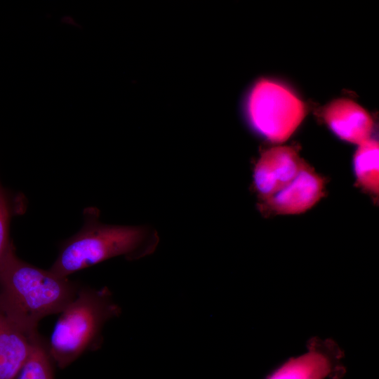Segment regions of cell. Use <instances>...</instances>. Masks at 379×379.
<instances>
[{
	"mask_svg": "<svg viewBox=\"0 0 379 379\" xmlns=\"http://www.w3.org/2000/svg\"><path fill=\"white\" fill-rule=\"evenodd\" d=\"M331 130L340 139L360 145L371 138L373 121L359 105L349 99H338L328 104L323 113Z\"/></svg>",
	"mask_w": 379,
	"mask_h": 379,
	"instance_id": "52a82bcc",
	"label": "cell"
},
{
	"mask_svg": "<svg viewBox=\"0 0 379 379\" xmlns=\"http://www.w3.org/2000/svg\"><path fill=\"white\" fill-rule=\"evenodd\" d=\"M79 287L19 258L13 242L0 263V310L29 338L44 317L60 314Z\"/></svg>",
	"mask_w": 379,
	"mask_h": 379,
	"instance_id": "6da1fadb",
	"label": "cell"
},
{
	"mask_svg": "<svg viewBox=\"0 0 379 379\" xmlns=\"http://www.w3.org/2000/svg\"><path fill=\"white\" fill-rule=\"evenodd\" d=\"M52 361L47 346L38 335L15 379H53Z\"/></svg>",
	"mask_w": 379,
	"mask_h": 379,
	"instance_id": "8fae6325",
	"label": "cell"
},
{
	"mask_svg": "<svg viewBox=\"0 0 379 379\" xmlns=\"http://www.w3.org/2000/svg\"><path fill=\"white\" fill-rule=\"evenodd\" d=\"M36 337L29 338L0 310V379L16 378Z\"/></svg>",
	"mask_w": 379,
	"mask_h": 379,
	"instance_id": "ba28073f",
	"label": "cell"
},
{
	"mask_svg": "<svg viewBox=\"0 0 379 379\" xmlns=\"http://www.w3.org/2000/svg\"><path fill=\"white\" fill-rule=\"evenodd\" d=\"M121 313L107 288H80L60 313L47 349L52 360L65 368L88 350L98 348L105 324Z\"/></svg>",
	"mask_w": 379,
	"mask_h": 379,
	"instance_id": "3957f363",
	"label": "cell"
},
{
	"mask_svg": "<svg viewBox=\"0 0 379 379\" xmlns=\"http://www.w3.org/2000/svg\"><path fill=\"white\" fill-rule=\"evenodd\" d=\"M82 229L62 247L49 269L55 275L67 278L69 274L117 256L139 259L152 253L158 244L157 232L146 226L103 224L98 211H84Z\"/></svg>",
	"mask_w": 379,
	"mask_h": 379,
	"instance_id": "7a4b0ae2",
	"label": "cell"
},
{
	"mask_svg": "<svg viewBox=\"0 0 379 379\" xmlns=\"http://www.w3.org/2000/svg\"><path fill=\"white\" fill-rule=\"evenodd\" d=\"M10 218L8 199L0 182V263L12 243L9 239Z\"/></svg>",
	"mask_w": 379,
	"mask_h": 379,
	"instance_id": "7c38bea8",
	"label": "cell"
},
{
	"mask_svg": "<svg viewBox=\"0 0 379 379\" xmlns=\"http://www.w3.org/2000/svg\"><path fill=\"white\" fill-rule=\"evenodd\" d=\"M253 128L272 142L286 141L305 116L304 103L283 84L261 79L251 89L246 102Z\"/></svg>",
	"mask_w": 379,
	"mask_h": 379,
	"instance_id": "277c9868",
	"label": "cell"
},
{
	"mask_svg": "<svg viewBox=\"0 0 379 379\" xmlns=\"http://www.w3.org/2000/svg\"><path fill=\"white\" fill-rule=\"evenodd\" d=\"M325 179L307 164L287 186L260 200L258 207L267 214H300L320 201L325 194Z\"/></svg>",
	"mask_w": 379,
	"mask_h": 379,
	"instance_id": "8992f818",
	"label": "cell"
},
{
	"mask_svg": "<svg viewBox=\"0 0 379 379\" xmlns=\"http://www.w3.org/2000/svg\"><path fill=\"white\" fill-rule=\"evenodd\" d=\"M340 371L328 354L315 347L286 361L265 379H326Z\"/></svg>",
	"mask_w": 379,
	"mask_h": 379,
	"instance_id": "9c48e42d",
	"label": "cell"
},
{
	"mask_svg": "<svg viewBox=\"0 0 379 379\" xmlns=\"http://www.w3.org/2000/svg\"><path fill=\"white\" fill-rule=\"evenodd\" d=\"M307 163L291 146L264 151L253 169V186L259 200L277 193L292 182Z\"/></svg>",
	"mask_w": 379,
	"mask_h": 379,
	"instance_id": "5b68a950",
	"label": "cell"
},
{
	"mask_svg": "<svg viewBox=\"0 0 379 379\" xmlns=\"http://www.w3.org/2000/svg\"><path fill=\"white\" fill-rule=\"evenodd\" d=\"M60 22L65 26L74 28L81 29V25L77 20V19L71 14H64L60 18Z\"/></svg>",
	"mask_w": 379,
	"mask_h": 379,
	"instance_id": "4fadbf2b",
	"label": "cell"
},
{
	"mask_svg": "<svg viewBox=\"0 0 379 379\" xmlns=\"http://www.w3.org/2000/svg\"><path fill=\"white\" fill-rule=\"evenodd\" d=\"M378 142L370 138L359 145L354 157L356 183L375 197L379 193Z\"/></svg>",
	"mask_w": 379,
	"mask_h": 379,
	"instance_id": "30bf717a",
	"label": "cell"
}]
</instances>
